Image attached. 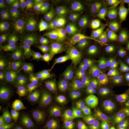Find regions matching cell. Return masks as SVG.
Listing matches in <instances>:
<instances>
[{"mask_svg": "<svg viewBox=\"0 0 129 129\" xmlns=\"http://www.w3.org/2000/svg\"><path fill=\"white\" fill-rule=\"evenodd\" d=\"M51 42L45 37H38L28 43L26 55L34 66L41 68L46 66L51 57Z\"/></svg>", "mask_w": 129, "mask_h": 129, "instance_id": "1", "label": "cell"}, {"mask_svg": "<svg viewBox=\"0 0 129 129\" xmlns=\"http://www.w3.org/2000/svg\"><path fill=\"white\" fill-rule=\"evenodd\" d=\"M74 42L66 35L58 34L51 42V57L56 63L64 64L72 59L74 54Z\"/></svg>", "mask_w": 129, "mask_h": 129, "instance_id": "2", "label": "cell"}, {"mask_svg": "<svg viewBox=\"0 0 129 129\" xmlns=\"http://www.w3.org/2000/svg\"><path fill=\"white\" fill-rule=\"evenodd\" d=\"M127 98L124 88L113 84H106L102 88L99 109L102 115L108 111L124 102Z\"/></svg>", "mask_w": 129, "mask_h": 129, "instance_id": "3", "label": "cell"}, {"mask_svg": "<svg viewBox=\"0 0 129 129\" xmlns=\"http://www.w3.org/2000/svg\"><path fill=\"white\" fill-rule=\"evenodd\" d=\"M76 79L75 73L69 69H52L45 75L43 86L46 88H53L63 90L71 88Z\"/></svg>", "mask_w": 129, "mask_h": 129, "instance_id": "4", "label": "cell"}, {"mask_svg": "<svg viewBox=\"0 0 129 129\" xmlns=\"http://www.w3.org/2000/svg\"><path fill=\"white\" fill-rule=\"evenodd\" d=\"M62 91L55 88H48L45 92L48 102L47 110L55 115H59L64 111V103L61 98Z\"/></svg>", "mask_w": 129, "mask_h": 129, "instance_id": "5", "label": "cell"}, {"mask_svg": "<svg viewBox=\"0 0 129 129\" xmlns=\"http://www.w3.org/2000/svg\"><path fill=\"white\" fill-rule=\"evenodd\" d=\"M45 104L44 100L42 98L34 99L24 109L23 114L24 117L31 121L39 120L44 114Z\"/></svg>", "mask_w": 129, "mask_h": 129, "instance_id": "6", "label": "cell"}, {"mask_svg": "<svg viewBox=\"0 0 129 129\" xmlns=\"http://www.w3.org/2000/svg\"><path fill=\"white\" fill-rule=\"evenodd\" d=\"M110 60L113 63L115 69L114 79L119 82H124L129 78V58L126 56H117Z\"/></svg>", "mask_w": 129, "mask_h": 129, "instance_id": "7", "label": "cell"}, {"mask_svg": "<svg viewBox=\"0 0 129 129\" xmlns=\"http://www.w3.org/2000/svg\"><path fill=\"white\" fill-rule=\"evenodd\" d=\"M34 96V92L26 88L18 87L3 93L5 99L15 102H26L32 99Z\"/></svg>", "mask_w": 129, "mask_h": 129, "instance_id": "8", "label": "cell"}, {"mask_svg": "<svg viewBox=\"0 0 129 129\" xmlns=\"http://www.w3.org/2000/svg\"><path fill=\"white\" fill-rule=\"evenodd\" d=\"M88 71L104 78L114 79L116 74L114 65L110 59L93 65L88 69Z\"/></svg>", "mask_w": 129, "mask_h": 129, "instance_id": "9", "label": "cell"}, {"mask_svg": "<svg viewBox=\"0 0 129 129\" xmlns=\"http://www.w3.org/2000/svg\"><path fill=\"white\" fill-rule=\"evenodd\" d=\"M37 75L27 68L19 70L15 78V82L18 87L30 88L37 80Z\"/></svg>", "mask_w": 129, "mask_h": 129, "instance_id": "10", "label": "cell"}, {"mask_svg": "<svg viewBox=\"0 0 129 129\" xmlns=\"http://www.w3.org/2000/svg\"><path fill=\"white\" fill-rule=\"evenodd\" d=\"M109 32V24L107 20L102 19L95 24L88 31V36L92 42L99 43L104 41Z\"/></svg>", "mask_w": 129, "mask_h": 129, "instance_id": "11", "label": "cell"}, {"mask_svg": "<svg viewBox=\"0 0 129 129\" xmlns=\"http://www.w3.org/2000/svg\"><path fill=\"white\" fill-rule=\"evenodd\" d=\"M77 54L78 62L81 64L95 58L97 48L91 43L83 38L78 47Z\"/></svg>", "mask_w": 129, "mask_h": 129, "instance_id": "12", "label": "cell"}, {"mask_svg": "<svg viewBox=\"0 0 129 129\" xmlns=\"http://www.w3.org/2000/svg\"><path fill=\"white\" fill-rule=\"evenodd\" d=\"M111 25L117 32H125L129 31V13L120 12L114 14L111 18Z\"/></svg>", "mask_w": 129, "mask_h": 129, "instance_id": "13", "label": "cell"}, {"mask_svg": "<svg viewBox=\"0 0 129 129\" xmlns=\"http://www.w3.org/2000/svg\"><path fill=\"white\" fill-rule=\"evenodd\" d=\"M115 37V36L111 35L105 40L102 42V44L97 48L96 56L97 58L106 59L115 55L114 48Z\"/></svg>", "mask_w": 129, "mask_h": 129, "instance_id": "14", "label": "cell"}, {"mask_svg": "<svg viewBox=\"0 0 129 129\" xmlns=\"http://www.w3.org/2000/svg\"><path fill=\"white\" fill-rule=\"evenodd\" d=\"M99 14V9L97 5H87L84 10L79 22L85 26L91 25L97 21Z\"/></svg>", "mask_w": 129, "mask_h": 129, "instance_id": "15", "label": "cell"}, {"mask_svg": "<svg viewBox=\"0 0 129 129\" xmlns=\"http://www.w3.org/2000/svg\"><path fill=\"white\" fill-rule=\"evenodd\" d=\"M114 48L116 55L124 53L129 50V36L120 34L115 36Z\"/></svg>", "mask_w": 129, "mask_h": 129, "instance_id": "16", "label": "cell"}, {"mask_svg": "<svg viewBox=\"0 0 129 129\" xmlns=\"http://www.w3.org/2000/svg\"><path fill=\"white\" fill-rule=\"evenodd\" d=\"M64 112L67 118L70 119H78L84 116L85 111L77 104L64 103Z\"/></svg>", "mask_w": 129, "mask_h": 129, "instance_id": "17", "label": "cell"}, {"mask_svg": "<svg viewBox=\"0 0 129 129\" xmlns=\"http://www.w3.org/2000/svg\"><path fill=\"white\" fill-rule=\"evenodd\" d=\"M129 124V111L121 113L112 118L106 129H111L115 127Z\"/></svg>", "mask_w": 129, "mask_h": 129, "instance_id": "18", "label": "cell"}, {"mask_svg": "<svg viewBox=\"0 0 129 129\" xmlns=\"http://www.w3.org/2000/svg\"><path fill=\"white\" fill-rule=\"evenodd\" d=\"M84 116L89 122L92 124H97L102 120V111L99 108L92 107L85 111Z\"/></svg>", "mask_w": 129, "mask_h": 129, "instance_id": "19", "label": "cell"}, {"mask_svg": "<svg viewBox=\"0 0 129 129\" xmlns=\"http://www.w3.org/2000/svg\"><path fill=\"white\" fill-rule=\"evenodd\" d=\"M15 69L14 68L9 67L3 69L0 71V85L5 86L10 83L13 79Z\"/></svg>", "mask_w": 129, "mask_h": 129, "instance_id": "20", "label": "cell"}, {"mask_svg": "<svg viewBox=\"0 0 129 129\" xmlns=\"http://www.w3.org/2000/svg\"><path fill=\"white\" fill-rule=\"evenodd\" d=\"M19 53L18 46L13 44H6L1 45L0 47V54L10 55L14 59L17 57Z\"/></svg>", "mask_w": 129, "mask_h": 129, "instance_id": "21", "label": "cell"}, {"mask_svg": "<svg viewBox=\"0 0 129 129\" xmlns=\"http://www.w3.org/2000/svg\"><path fill=\"white\" fill-rule=\"evenodd\" d=\"M87 5V3L79 5L72 9L69 10L68 16L69 18L74 21H79L81 16L83 14L84 10Z\"/></svg>", "mask_w": 129, "mask_h": 129, "instance_id": "22", "label": "cell"}, {"mask_svg": "<svg viewBox=\"0 0 129 129\" xmlns=\"http://www.w3.org/2000/svg\"><path fill=\"white\" fill-rule=\"evenodd\" d=\"M41 6L42 14L44 17L48 18L52 14V10L51 6V2L49 0H41L39 1Z\"/></svg>", "mask_w": 129, "mask_h": 129, "instance_id": "23", "label": "cell"}, {"mask_svg": "<svg viewBox=\"0 0 129 129\" xmlns=\"http://www.w3.org/2000/svg\"><path fill=\"white\" fill-rule=\"evenodd\" d=\"M13 12L10 9L8 1L7 0L0 1V15L1 16H8L12 14Z\"/></svg>", "mask_w": 129, "mask_h": 129, "instance_id": "24", "label": "cell"}, {"mask_svg": "<svg viewBox=\"0 0 129 129\" xmlns=\"http://www.w3.org/2000/svg\"><path fill=\"white\" fill-rule=\"evenodd\" d=\"M2 30L18 32L19 29L16 23L12 20H6L3 22L1 24Z\"/></svg>", "mask_w": 129, "mask_h": 129, "instance_id": "25", "label": "cell"}, {"mask_svg": "<svg viewBox=\"0 0 129 129\" xmlns=\"http://www.w3.org/2000/svg\"><path fill=\"white\" fill-rule=\"evenodd\" d=\"M32 20V19L28 18L26 16H24L21 19V25L22 31L24 34L29 36L30 25Z\"/></svg>", "mask_w": 129, "mask_h": 129, "instance_id": "26", "label": "cell"}, {"mask_svg": "<svg viewBox=\"0 0 129 129\" xmlns=\"http://www.w3.org/2000/svg\"><path fill=\"white\" fill-rule=\"evenodd\" d=\"M21 129H44V125L39 120L31 121L23 125Z\"/></svg>", "mask_w": 129, "mask_h": 129, "instance_id": "27", "label": "cell"}, {"mask_svg": "<svg viewBox=\"0 0 129 129\" xmlns=\"http://www.w3.org/2000/svg\"><path fill=\"white\" fill-rule=\"evenodd\" d=\"M33 2V0H13L12 3L14 8H20L27 7Z\"/></svg>", "mask_w": 129, "mask_h": 129, "instance_id": "28", "label": "cell"}, {"mask_svg": "<svg viewBox=\"0 0 129 129\" xmlns=\"http://www.w3.org/2000/svg\"><path fill=\"white\" fill-rule=\"evenodd\" d=\"M91 93L92 91L90 90L85 89L83 90L75 93V95L76 97H78V99L81 100L84 103H85Z\"/></svg>", "mask_w": 129, "mask_h": 129, "instance_id": "29", "label": "cell"}, {"mask_svg": "<svg viewBox=\"0 0 129 129\" xmlns=\"http://www.w3.org/2000/svg\"><path fill=\"white\" fill-rule=\"evenodd\" d=\"M79 79L83 80L88 83L91 84L92 85L95 86L96 87L98 86V83L97 79L94 77L92 76L91 75L86 73H82L81 74Z\"/></svg>", "mask_w": 129, "mask_h": 129, "instance_id": "30", "label": "cell"}, {"mask_svg": "<svg viewBox=\"0 0 129 129\" xmlns=\"http://www.w3.org/2000/svg\"><path fill=\"white\" fill-rule=\"evenodd\" d=\"M13 125L8 118L1 117L0 119V129H13Z\"/></svg>", "mask_w": 129, "mask_h": 129, "instance_id": "31", "label": "cell"}, {"mask_svg": "<svg viewBox=\"0 0 129 129\" xmlns=\"http://www.w3.org/2000/svg\"><path fill=\"white\" fill-rule=\"evenodd\" d=\"M30 6L32 9L34 14H35L36 17H37L41 14V7L39 4V2L36 1H34L30 5Z\"/></svg>", "mask_w": 129, "mask_h": 129, "instance_id": "32", "label": "cell"}, {"mask_svg": "<svg viewBox=\"0 0 129 129\" xmlns=\"http://www.w3.org/2000/svg\"><path fill=\"white\" fill-rule=\"evenodd\" d=\"M98 99V96L97 93L95 92H92L84 103L88 106H91L97 102Z\"/></svg>", "mask_w": 129, "mask_h": 129, "instance_id": "33", "label": "cell"}, {"mask_svg": "<svg viewBox=\"0 0 129 129\" xmlns=\"http://www.w3.org/2000/svg\"><path fill=\"white\" fill-rule=\"evenodd\" d=\"M86 3L84 0H70L68 2V7L69 10L72 9L79 5Z\"/></svg>", "mask_w": 129, "mask_h": 129, "instance_id": "34", "label": "cell"}, {"mask_svg": "<svg viewBox=\"0 0 129 129\" xmlns=\"http://www.w3.org/2000/svg\"><path fill=\"white\" fill-rule=\"evenodd\" d=\"M51 6L52 10V15L53 18L56 19L60 17V14L58 9L57 1H52L51 2Z\"/></svg>", "mask_w": 129, "mask_h": 129, "instance_id": "35", "label": "cell"}, {"mask_svg": "<svg viewBox=\"0 0 129 129\" xmlns=\"http://www.w3.org/2000/svg\"><path fill=\"white\" fill-rule=\"evenodd\" d=\"M39 25L37 21L35 19H32L30 25V35L29 36H34L35 35L38 30Z\"/></svg>", "mask_w": 129, "mask_h": 129, "instance_id": "36", "label": "cell"}, {"mask_svg": "<svg viewBox=\"0 0 129 129\" xmlns=\"http://www.w3.org/2000/svg\"><path fill=\"white\" fill-rule=\"evenodd\" d=\"M18 32H14V31H5V30L2 31V35L3 37L5 38H6V39L17 37L18 36Z\"/></svg>", "mask_w": 129, "mask_h": 129, "instance_id": "37", "label": "cell"}, {"mask_svg": "<svg viewBox=\"0 0 129 129\" xmlns=\"http://www.w3.org/2000/svg\"><path fill=\"white\" fill-rule=\"evenodd\" d=\"M24 14H25V16L28 18L32 19H35L37 17L34 14L31 7H30V5L27 6V7H25L23 10Z\"/></svg>", "mask_w": 129, "mask_h": 129, "instance_id": "38", "label": "cell"}, {"mask_svg": "<svg viewBox=\"0 0 129 129\" xmlns=\"http://www.w3.org/2000/svg\"><path fill=\"white\" fill-rule=\"evenodd\" d=\"M57 4L58 9L60 17H61L63 15V14H64V13L66 12V6L64 2L63 1H61V0L57 1Z\"/></svg>", "mask_w": 129, "mask_h": 129, "instance_id": "39", "label": "cell"}, {"mask_svg": "<svg viewBox=\"0 0 129 129\" xmlns=\"http://www.w3.org/2000/svg\"><path fill=\"white\" fill-rule=\"evenodd\" d=\"M79 84L81 87L82 88H85V89H93L95 88H97L95 86L92 85L91 84L88 83L87 82L82 80L81 79H79Z\"/></svg>", "mask_w": 129, "mask_h": 129, "instance_id": "40", "label": "cell"}, {"mask_svg": "<svg viewBox=\"0 0 129 129\" xmlns=\"http://www.w3.org/2000/svg\"><path fill=\"white\" fill-rule=\"evenodd\" d=\"M14 60V58L10 55L0 54V61L2 63H7Z\"/></svg>", "mask_w": 129, "mask_h": 129, "instance_id": "41", "label": "cell"}, {"mask_svg": "<svg viewBox=\"0 0 129 129\" xmlns=\"http://www.w3.org/2000/svg\"><path fill=\"white\" fill-rule=\"evenodd\" d=\"M48 129H64L63 128L60 127H52L51 128H49Z\"/></svg>", "mask_w": 129, "mask_h": 129, "instance_id": "42", "label": "cell"}]
</instances>
